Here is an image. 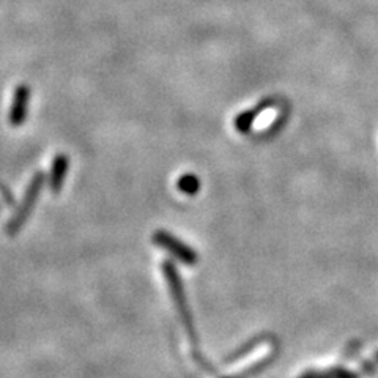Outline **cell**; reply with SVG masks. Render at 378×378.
<instances>
[{
  "mask_svg": "<svg viewBox=\"0 0 378 378\" xmlns=\"http://www.w3.org/2000/svg\"><path fill=\"white\" fill-rule=\"evenodd\" d=\"M68 169H70V158L64 153L57 154L52 161L51 173H49V188L54 194H60V191L64 189Z\"/></svg>",
  "mask_w": 378,
  "mask_h": 378,
  "instance_id": "6",
  "label": "cell"
},
{
  "mask_svg": "<svg viewBox=\"0 0 378 378\" xmlns=\"http://www.w3.org/2000/svg\"><path fill=\"white\" fill-rule=\"evenodd\" d=\"M43 184H45V173L36 172L32 178V182H30L29 184L26 194H24L21 205L16 210V215L8 221V224H7L8 235H16L21 231L22 226L26 224V221L30 218V215H32L34 208L36 205V201H38V197L41 194Z\"/></svg>",
  "mask_w": 378,
  "mask_h": 378,
  "instance_id": "2",
  "label": "cell"
},
{
  "mask_svg": "<svg viewBox=\"0 0 378 378\" xmlns=\"http://www.w3.org/2000/svg\"><path fill=\"white\" fill-rule=\"evenodd\" d=\"M161 268H163L166 281H167V284H169L170 295H172L173 301H175V306L178 307L180 314H182V320L186 326V331H188V336L191 337V342H193L194 353L197 355V337H196V333L193 330V324H191L189 309H188V305H186V296H184L182 279H180V272L177 270V266L173 265L170 260H166V262L161 263Z\"/></svg>",
  "mask_w": 378,
  "mask_h": 378,
  "instance_id": "1",
  "label": "cell"
},
{
  "mask_svg": "<svg viewBox=\"0 0 378 378\" xmlns=\"http://www.w3.org/2000/svg\"><path fill=\"white\" fill-rule=\"evenodd\" d=\"M374 363H375V364H378V353H377V355H375V359H374Z\"/></svg>",
  "mask_w": 378,
  "mask_h": 378,
  "instance_id": "8",
  "label": "cell"
},
{
  "mask_svg": "<svg viewBox=\"0 0 378 378\" xmlns=\"http://www.w3.org/2000/svg\"><path fill=\"white\" fill-rule=\"evenodd\" d=\"M276 106H277V100L275 96L263 98V100L260 101L256 108L247 109V110H245V112H241V114H238L237 117H235V120H233L235 129H237V131L241 133V134L251 133L252 123L256 122L259 117L265 112V110H268L271 108H276Z\"/></svg>",
  "mask_w": 378,
  "mask_h": 378,
  "instance_id": "5",
  "label": "cell"
},
{
  "mask_svg": "<svg viewBox=\"0 0 378 378\" xmlns=\"http://www.w3.org/2000/svg\"><path fill=\"white\" fill-rule=\"evenodd\" d=\"M152 240L154 245L163 247V249L172 254L173 257H177L180 262H183L184 265L194 266L197 262H199V256H197V252L193 249V247L183 243V241L178 240L177 237H173V235L169 232L157 231L153 233Z\"/></svg>",
  "mask_w": 378,
  "mask_h": 378,
  "instance_id": "3",
  "label": "cell"
},
{
  "mask_svg": "<svg viewBox=\"0 0 378 378\" xmlns=\"http://www.w3.org/2000/svg\"><path fill=\"white\" fill-rule=\"evenodd\" d=\"M201 186L202 183L196 173H183L177 182L178 191L186 196H196L201 191Z\"/></svg>",
  "mask_w": 378,
  "mask_h": 378,
  "instance_id": "7",
  "label": "cell"
},
{
  "mask_svg": "<svg viewBox=\"0 0 378 378\" xmlns=\"http://www.w3.org/2000/svg\"><path fill=\"white\" fill-rule=\"evenodd\" d=\"M30 95H32V92H30L29 85L26 84L17 85L15 96H13V103H11V108H10V114H8V120L11 126L20 128L22 123L27 120Z\"/></svg>",
  "mask_w": 378,
  "mask_h": 378,
  "instance_id": "4",
  "label": "cell"
}]
</instances>
